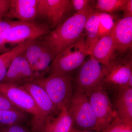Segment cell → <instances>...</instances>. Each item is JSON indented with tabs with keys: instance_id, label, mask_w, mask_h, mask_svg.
<instances>
[{
	"instance_id": "12",
	"label": "cell",
	"mask_w": 132,
	"mask_h": 132,
	"mask_svg": "<svg viewBox=\"0 0 132 132\" xmlns=\"http://www.w3.org/2000/svg\"><path fill=\"white\" fill-rule=\"evenodd\" d=\"M20 86L27 91L34 100L44 125L47 118L58 111L51 99L45 90L35 82H27Z\"/></svg>"
},
{
	"instance_id": "14",
	"label": "cell",
	"mask_w": 132,
	"mask_h": 132,
	"mask_svg": "<svg viewBox=\"0 0 132 132\" xmlns=\"http://www.w3.org/2000/svg\"><path fill=\"white\" fill-rule=\"evenodd\" d=\"M39 0H10V5L5 17L20 21H34L37 16Z\"/></svg>"
},
{
	"instance_id": "21",
	"label": "cell",
	"mask_w": 132,
	"mask_h": 132,
	"mask_svg": "<svg viewBox=\"0 0 132 132\" xmlns=\"http://www.w3.org/2000/svg\"><path fill=\"white\" fill-rule=\"evenodd\" d=\"M26 118L24 112L21 110L0 109V125L6 127L19 125Z\"/></svg>"
},
{
	"instance_id": "26",
	"label": "cell",
	"mask_w": 132,
	"mask_h": 132,
	"mask_svg": "<svg viewBox=\"0 0 132 132\" xmlns=\"http://www.w3.org/2000/svg\"><path fill=\"white\" fill-rule=\"evenodd\" d=\"M15 21L0 20V51H3L5 53L9 50L5 46L6 35Z\"/></svg>"
},
{
	"instance_id": "18",
	"label": "cell",
	"mask_w": 132,
	"mask_h": 132,
	"mask_svg": "<svg viewBox=\"0 0 132 132\" xmlns=\"http://www.w3.org/2000/svg\"><path fill=\"white\" fill-rule=\"evenodd\" d=\"M35 40L28 41L19 43L11 50L0 55V82H1L5 78L8 69L13 61L16 57L22 54Z\"/></svg>"
},
{
	"instance_id": "32",
	"label": "cell",
	"mask_w": 132,
	"mask_h": 132,
	"mask_svg": "<svg viewBox=\"0 0 132 132\" xmlns=\"http://www.w3.org/2000/svg\"><path fill=\"white\" fill-rule=\"evenodd\" d=\"M126 86L128 87L132 88V75L130 76Z\"/></svg>"
},
{
	"instance_id": "31",
	"label": "cell",
	"mask_w": 132,
	"mask_h": 132,
	"mask_svg": "<svg viewBox=\"0 0 132 132\" xmlns=\"http://www.w3.org/2000/svg\"><path fill=\"white\" fill-rule=\"evenodd\" d=\"M122 11L123 12V18L132 17V0H127Z\"/></svg>"
},
{
	"instance_id": "27",
	"label": "cell",
	"mask_w": 132,
	"mask_h": 132,
	"mask_svg": "<svg viewBox=\"0 0 132 132\" xmlns=\"http://www.w3.org/2000/svg\"><path fill=\"white\" fill-rule=\"evenodd\" d=\"M70 1L72 8L76 13L95 9L96 2L92 0H71Z\"/></svg>"
},
{
	"instance_id": "7",
	"label": "cell",
	"mask_w": 132,
	"mask_h": 132,
	"mask_svg": "<svg viewBox=\"0 0 132 132\" xmlns=\"http://www.w3.org/2000/svg\"><path fill=\"white\" fill-rule=\"evenodd\" d=\"M50 32L48 24L15 21L7 33L5 44L18 45L28 41L36 40Z\"/></svg>"
},
{
	"instance_id": "5",
	"label": "cell",
	"mask_w": 132,
	"mask_h": 132,
	"mask_svg": "<svg viewBox=\"0 0 132 132\" xmlns=\"http://www.w3.org/2000/svg\"><path fill=\"white\" fill-rule=\"evenodd\" d=\"M67 106L73 125L84 131H97L96 117L85 93L76 90Z\"/></svg>"
},
{
	"instance_id": "30",
	"label": "cell",
	"mask_w": 132,
	"mask_h": 132,
	"mask_svg": "<svg viewBox=\"0 0 132 132\" xmlns=\"http://www.w3.org/2000/svg\"><path fill=\"white\" fill-rule=\"evenodd\" d=\"M0 132H28L26 129L20 125L6 127L0 130Z\"/></svg>"
},
{
	"instance_id": "9",
	"label": "cell",
	"mask_w": 132,
	"mask_h": 132,
	"mask_svg": "<svg viewBox=\"0 0 132 132\" xmlns=\"http://www.w3.org/2000/svg\"><path fill=\"white\" fill-rule=\"evenodd\" d=\"M72 9L69 0H39L37 16L46 18L50 28L54 29L69 18Z\"/></svg>"
},
{
	"instance_id": "33",
	"label": "cell",
	"mask_w": 132,
	"mask_h": 132,
	"mask_svg": "<svg viewBox=\"0 0 132 132\" xmlns=\"http://www.w3.org/2000/svg\"><path fill=\"white\" fill-rule=\"evenodd\" d=\"M78 132H94L92 131H83Z\"/></svg>"
},
{
	"instance_id": "13",
	"label": "cell",
	"mask_w": 132,
	"mask_h": 132,
	"mask_svg": "<svg viewBox=\"0 0 132 132\" xmlns=\"http://www.w3.org/2000/svg\"><path fill=\"white\" fill-rule=\"evenodd\" d=\"M111 34L114 42L115 54H122L131 48L132 17L123 18L118 20Z\"/></svg>"
},
{
	"instance_id": "19",
	"label": "cell",
	"mask_w": 132,
	"mask_h": 132,
	"mask_svg": "<svg viewBox=\"0 0 132 132\" xmlns=\"http://www.w3.org/2000/svg\"><path fill=\"white\" fill-rule=\"evenodd\" d=\"M99 23L100 12L95 10L88 16L84 27L87 46L90 55L95 45L99 40Z\"/></svg>"
},
{
	"instance_id": "25",
	"label": "cell",
	"mask_w": 132,
	"mask_h": 132,
	"mask_svg": "<svg viewBox=\"0 0 132 132\" xmlns=\"http://www.w3.org/2000/svg\"><path fill=\"white\" fill-rule=\"evenodd\" d=\"M105 132H132V123L122 120L115 114Z\"/></svg>"
},
{
	"instance_id": "22",
	"label": "cell",
	"mask_w": 132,
	"mask_h": 132,
	"mask_svg": "<svg viewBox=\"0 0 132 132\" xmlns=\"http://www.w3.org/2000/svg\"><path fill=\"white\" fill-rule=\"evenodd\" d=\"M127 0H97L95 8L100 12L110 14L118 11H122Z\"/></svg>"
},
{
	"instance_id": "29",
	"label": "cell",
	"mask_w": 132,
	"mask_h": 132,
	"mask_svg": "<svg viewBox=\"0 0 132 132\" xmlns=\"http://www.w3.org/2000/svg\"><path fill=\"white\" fill-rule=\"evenodd\" d=\"M10 5V0H0V20H2L8 11Z\"/></svg>"
},
{
	"instance_id": "8",
	"label": "cell",
	"mask_w": 132,
	"mask_h": 132,
	"mask_svg": "<svg viewBox=\"0 0 132 132\" xmlns=\"http://www.w3.org/2000/svg\"><path fill=\"white\" fill-rule=\"evenodd\" d=\"M80 67L75 79L76 90L86 94L103 84L105 66L92 55Z\"/></svg>"
},
{
	"instance_id": "10",
	"label": "cell",
	"mask_w": 132,
	"mask_h": 132,
	"mask_svg": "<svg viewBox=\"0 0 132 132\" xmlns=\"http://www.w3.org/2000/svg\"><path fill=\"white\" fill-rule=\"evenodd\" d=\"M105 73L102 82L104 85L116 88L126 86L132 75L131 59H114L105 66Z\"/></svg>"
},
{
	"instance_id": "16",
	"label": "cell",
	"mask_w": 132,
	"mask_h": 132,
	"mask_svg": "<svg viewBox=\"0 0 132 132\" xmlns=\"http://www.w3.org/2000/svg\"><path fill=\"white\" fill-rule=\"evenodd\" d=\"M119 90L115 102L116 115L122 120L132 123V88H117Z\"/></svg>"
},
{
	"instance_id": "1",
	"label": "cell",
	"mask_w": 132,
	"mask_h": 132,
	"mask_svg": "<svg viewBox=\"0 0 132 132\" xmlns=\"http://www.w3.org/2000/svg\"><path fill=\"white\" fill-rule=\"evenodd\" d=\"M95 9L77 13L69 16L57 28L45 36L43 40L55 58L82 36L88 16Z\"/></svg>"
},
{
	"instance_id": "28",
	"label": "cell",
	"mask_w": 132,
	"mask_h": 132,
	"mask_svg": "<svg viewBox=\"0 0 132 132\" xmlns=\"http://www.w3.org/2000/svg\"><path fill=\"white\" fill-rule=\"evenodd\" d=\"M0 109L5 110H21L16 106L14 104H13L4 95L1 93Z\"/></svg>"
},
{
	"instance_id": "3",
	"label": "cell",
	"mask_w": 132,
	"mask_h": 132,
	"mask_svg": "<svg viewBox=\"0 0 132 132\" xmlns=\"http://www.w3.org/2000/svg\"><path fill=\"white\" fill-rule=\"evenodd\" d=\"M90 55L84 34L77 42L55 57L48 68L50 75L69 73L80 67Z\"/></svg>"
},
{
	"instance_id": "17",
	"label": "cell",
	"mask_w": 132,
	"mask_h": 132,
	"mask_svg": "<svg viewBox=\"0 0 132 132\" xmlns=\"http://www.w3.org/2000/svg\"><path fill=\"white\" fill-rule=\"evenodd\" d=\"M73 121L67 106L60 111L57 117L47 118L40 132H70Z\"/></svg>"
},
{
	"instance_id": "24",
	"label": "cell",
	"mask_w": 132,
	"mask_h": 132,
	"mask_svg": "<svg viewBox=\"0 0 132 132\" xmlns=\"http://www.w3.org/2000/svg\"><path fill=\"white\" fill-rule=\"evenodd\" d=\"M115 23L113 16L111 14L100 12L99 40L109 35L111 32Z\"/></svg>"
},
{
	"instance_id": "23",
	"label": "cell",
	"mask_w": 132,
	"mask_h": 132,
	"mask_svg": "<svg viewBox=\"0 0 132 132\" xmlns=\"http://www.w3.org/2000/svg\"><path fill=\"white\" fill-rule=\"evenodd\" d=\"M46 46L43 40H36L23 53L24 57L28 62L31 68L35 63L38 56Z\"/></svg>"
},
{
	"instance_id": "11",
	"label": "cell",
	"mask_w": 132,
	"mask_h": 132,
	"mask_svg": "<svg viewBox=\"0 0 132 132\" xmlns=\"http://www.w3.org/2000/svg\"><path fill=\"white\" fill-rule=\"evenodd\" d=\"M40 78L32 70L23 53L13 61L1 82L21 86Z\"/></svg>"
},
{
	"instance_id": "20",
	"label": "cell",
	"mask_w": 132,
	"mask_h": 132,
	"mask_svg": "<svg viewBox=\"0 0 132 132\" xmlns=\"http://www.w3.org/2000/svg\"><path fill=\"white\" fill-rule=\"evenodd\" d=\"M54 59V55L52 50L46 45L36 61L32 70L40 78L43 77L42 72L48 70L50 64Z\"/></svg>"
},
{
	"instance_id": "4",
	"label": "cell",
	"mask_w": 132,
	"mask_h": 132,
	"mask_svg": "<svg viewBox=\"0 0 132 132\" xmlns=\"http://www.w3.org/2000/svg\"><path fill=\"white\" fill-rule=\"evenodd\" d=\"M0 93L19 109L32 114L33 131L40 132L43 126L41 116L34 100L27 91L19 85L0 82Z\"/></svg>"
},
{
	"instance_id": "15",
	"label": "cell",
	"mask_w": 132,
	"mask_h": 132,
	"mask_svg": "<svg viewBox=\"0 0 132 132\" xmlns=\"http://www.w3.org/2000/svg\"><path fill=\"white\" fill-rule=\"evenodd\" d=\"M90 55L104 66L116 59L114 42L111 32L99 40Z\"/></svg>"
},
{
	"instance_id": "2",
	"label": "cell",
	"mask_w": 132,
	"mask_h": 132,
	"mask_svg": "<svg viewBox=\"0 0 132 132\" xmlns=\"http://www.w3.org/2000/svg\"><path fill=\"white\" fill-rule=\"evenodd\" d=\"M73 78L70 73L51 74L32 82L40 86L47 93L57 111L67 106L72 95Z\"/></svg>"
},
{
	"instance_id": "6",
	"label": "cell",
	"mask_w": 132,
	"mask_h": 132,
	"mask_svg": "<svg viewBox=\"0 0 132 132\" xmlns=\"http://www.w3.org/2000/svg\"><path fill=\"white\" fill-rule=\"evenodd\" d=\"M86 94L93 110L97 124V132H105L115 114L104 84Z\"/></svg>"
}]
</instances>
